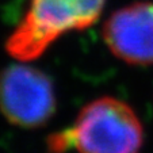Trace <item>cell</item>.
I'll return each mask as SVG.
<instances>
[{
	"label": "cell",
	"mask_w": 153,
	"mask_h": 153,
	"mask_svg": "<svg viewBox=\"0 0 153 153\" xmlns=\"http://www.w3.org/2000/svg\"><path fill=\"white\" fill-rule=\"evenodd\" d=\"M144 142L142 123L123 100L103 96L85 104L71 129L49 138L53 153L75 148L79 153H138Z\"/></svg>",
	"instance_id": "obj_1"
},
{
	"label": "cell",
	"mask_w": 153,
	"mask_h": 153,
	"mask_svg": "<svg viewBox=\"0 0 153 153\" xmlns=\"http://www.w3.org/2000/svg\"><path fill=\"white\" fill-rule=\"evenodd\" d=\"M106 0H30L20 23L6 42L20 61L38 58L61 35L88 29L98 22Z\"/></svg>",
	"instance_id": "obj_2"
},
{
	"label": "cell",
	"mask_w": 153,
	"mask_h": 153,
	"mask_svg": "<svg viewBox=\"0 0 153 153\" xmlns=\"http://www.w3.org/2000/svg\"><path fill=\"white\" fill-rule=\"evenodd\" d=\"M0 111L12 125L43 126L56 111L53 83L46 73L23 64L0 72Z\"/></svg>",
	"instance_id": "obj_3"
},
{
	"label": "cell",
	"mask_w": 153,
	"mask_h": 153,
	"mask_svg": "<svg viewBox=\"0 0 153 153\" xmlns=\"http://www.w3.org/2000/svg\"><path fill=\"white\" fill-rule=\"evenodd\" d=\"M103 39L125 62L153 64V1H134L114 11L103 25Z\"/></svg>",
	"instance_id": "obj_4"
}]
</instances>
